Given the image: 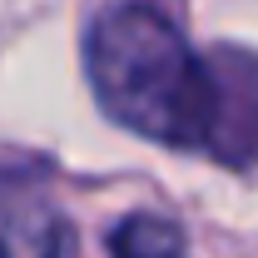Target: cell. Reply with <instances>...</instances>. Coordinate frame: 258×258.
<instances>
[{
  "label": "cell",
  "mask_w": 258,
  "mask_h": 258,
  "mask_svg": "<svg viewBox=\"0 0 258 258\" xmlns=\"http://www.w3.org/2000/svg\"><path fill=\"white\" fill-rule=\"evenodd\" d=\"M109 258H184V233L159 214H129L109 233Z\"/></svg>",
  "instance_id": "cell-4"
},
{
  "label": "cell",
  "mask_w": 258,
  "mask_h": 258,
  "mask_svg": "<svg viewBox=\"0 0 258 258\" xmlns=\"http://www.w3.org/2000/svg\"><path fill=\"white\" fill-rule=\"evenodd\" d=\"M99 109L169 149H209L219 129V75L154 5L104 10L85 40Z\"/></svg>",
  "instance_id": "cell-1"
},
{
  "label": "cell",
  "mask_w": 258,
  "mask_h": 258,
  "mask_svg": "<svg viewBox=\"0 0 258 258\" xmlns=\"http://www.w3.org/2000/svg\"><path fill=\"white\" fill-rule=\"evenodd\" d=\"M219 75V129L209 154L224 164H258V60L238 50L209 55Z\"/></svg>",
  "instance_id": "cell-2"
},
{
  "label": "cell",
  "mask_w": 258,
  "mask_h": 258,
  "mask_svg": "<svg viewBox=\"0 0 258 258\" xmlns=\"http://www.w3.org/2000/svg\"><path fill=\"white\" fill-rule=\"evenodd\" d=\"M60 214L25 179H0V258H60Z\"/></svg>",
  "instance_id": "cell-3"
}]
</instances>
